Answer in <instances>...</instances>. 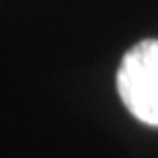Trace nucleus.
<instances>
[{"mask_svg": "<svg viewBox=\"0 0 158 158\" xmlns=\"http://www.w3.org/2000/svg\"><path fill=\"white\" fill-rule=\"evenodd\" d=\"M117 90L135 119L158 125V39L142 41L123 56Z\"/></svg>", "mask_w": 158, "mask_h": 158, "instance_id": "1", "label": "nucleus"}]
</instances>
